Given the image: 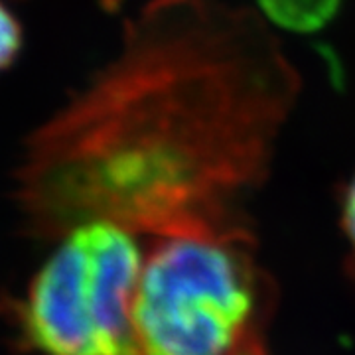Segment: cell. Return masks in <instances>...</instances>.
Returning <instances> with one entry per match:
<instances>
[{
    "label": "cell",
    "instance_id": "cell-1",
    "mask_svg": "<svg viewBox=\"0 0 355 355\" xmlns=\"http://www.w3.org/2000/svg\"><path fill=\"white\" fill-rule=\"evenodd\" d=\"M300 76L270 24L221 0H150L121 46L24 144L16 198L42 235L245 227Z\"/></svg>",
    "mask_w": 355,
    "mask_h": 355
},
{
    "label": "cell",
    "instance_id": "cell-2",
    "mask_svg": "<svg viewBox=\"0 0 355 355\" xmlns=\"http://www.w3.org/2000/svg\"><path fill=\"white\" fill-rule=\"evenodd\" d=\"M272 286L247 227L156 237L135 300L142 355H270Z\"/></svg>",
    "mask_w": 355,
    "mask_h": 355
},
{
    "label": "cell",
    "instance_id": "cell-3",
    "mask_svg": "<svg viewBox=\"0 0 355 355\" xmlns=\"http://www.w3.org/2000/svg\"><path fill=\"white\" fill-rule=\"evenodd\" d=\"M142 265L137 235L116 223L65 231L26 292V343L42 355H142L135 328Z\"/></svg>",
    "mask_w": 355,
    "mask_h": 355
},
{
    "label": "cell",
    "instance_id": "cell-4",
    "mask_svg": "<svg viewBox=\"0 0 355 355\" xmlns=\"http://www.w3.org/2000/svg\"><path fill=\"white\" fill-rule=\"evenodd\" d=\"M259 14L268 24L296 34L318 32L330 24L342 0H257Z\"/></svg>",
    "mask_w": 355,
    "mask_h": 355
},
{
    "label": "cell",
    "instance_id": "cell-5",
    "mask_svg": "<svg viewBox=\"0 0 355 355\" xmlns=\"http://www.w3.org/2000/svg\"><path fill=\"white\" fill-rule=\"evenodd\" d=\"M24 46V30L16 14L0 0V73L18 60Z\"/></svg>",
    "mask_w": 355,
    "mask_h": 355
},
{
    "label": "cell",
    "instance_id": "cell-6",
    "mask_svg": "<svg viewBox=\"0 0 355 355\" xmlns=\"http://www.w3.org/2000/svg\"><path fill=\"white\" fill-rule=\"evenodd\" d=\"M340 221L355 263V176L345 184L340 202Z\"/></svg>",
    "mask_w": 355,
    "mask_h": 355
}]
</instances>
